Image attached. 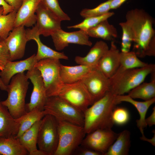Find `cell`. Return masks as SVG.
<instances>
[{"mask_svg": "<svg viewBox=\"0 0 155 155\" xmlns=\"http://www.w3.org/2000/svg\"><path fill=\"white\" fill-rule=\"evenodd\" d=\"M125 22L130 28L133 36V50L138 57L155 56V31L154 20L142 9L128 11Z\"/></svg>", "mask_w": 155, "mask_h": 155, "instance_id": "6da1fadb", "label": "cell"}, {"mask_svg": "<svg viewBox=\"0 0 155 155\" xmlns=\"http://www.w3.org/2000/svg\"><path fill=\"white\" fill-rule=\"evenodd\" d=\"M117 95L110 90L94 102L84 113V127L86 134L97 129L111 128L114 125L113 111L119 104Z\"/></svg>", "mask_w": 155, "mask_h": 155, "instance_id": "7a4b0ae2", "label": "cell"}, {"mask_svg": "<svg viewBox=\"0 0 155 155\" xmlns=\"http://www.w3.org/2000/svg\"><path fill=\"white\" fill-rule=\"evenodd\" d=\"M155 72V65L148 64L142 67L125 69L120 66L109 79V90L117 95H124L144 82L146 77Z\"/></svg>", "mask_w": 155, "mask_h": 155, "instance_id": "3957f363", "label": "cell"}, {"mask_svg": "<svg viewBox=\"0 0 155 155\" xmlns=\"http://www.w3.org/2000/svg\"><path fill=\"white\" fill-rule=\"evenodd\" d=\"M24 72L14 76L7 86V98L1 101L15 119L19 118L26 112L25 100L30 84Z\"/></svg>", "mask_w": 155, "mask_h": 155, "instance_id": "277c9868", "label": "cell"}, {"mask_svg": "<svg viewBox=\"0 0 155 155\" xmlns=\"http://www.w3.org/2000/svg\"><path fill=\"white\" fill-rule=\"evenodd\" d=\"M59 141L54 155H71L80 146L85 136L83 126L58 121Z\"/></svg>", "mask_w": 155, "mask_h": 155, "instance_id": "5b68a950", "label": "cell"}, {"mask_svg": "<svg viewBox=\"0 0 155 155\" xmlns=\"http://www.w3.org/2000/svg\"><path fill=\"white\" fill-rule=\"evenodd\" d=\"M46 114H50L58 121L84 126V113L58 96L48 97L44 107Z\"/></svg>", "mask_w": 155, "mask_h": 155, "instance_id": "8992f818", "label": "cell"}, {"mask_svg": "<svg viewBox=\"0 0 155 155\" xmlns=\"http://www.w3.org/2000/svg\"><path fill=\"white\" fill-rule=\"evenodd\" d=\"M58 122L52 115L47 114L41 120L38 129L37 145L44 155H54L59 141Z\"/></svg>", "mask_w": 155, "mask_h": 155, "instance_id": "52a82bcc", "label": "cell"}, {"mask_svg": "<svg viewBox=\"0 0 155 155\" xmlns=\"http://www.w3.org/2000/svg\"><path fill=\"white\" fill-rule=\"evenodd\" d=\"M61 64L59 59H46L34 66L41 73L48 97L56 96L64 84L61 77Z\"/></svg>", "mask_w": 155, "mask_h": 155, "instance_id": "ba28073f", "label": "cell"}, {"mask_svg": "<svg viewBox=\"0 0 155 155\" xmlns=\"http://www.w3.org/2000/svg\"><path fill=\"white\" fill-rule=\"evenodd\" d=\"M83 112L93 102L81 81L71 84H64L57 95Z\"/></svg>", "mask_w": 155, "mask_h": 155, "instance_id": "9c48e42d", "label": "cell"}, {"mask_svg": "<svg viewBox=\"0 0 155 155\" xmlns=\"http://www.w3.org/2000/svg\"><path fill=\"white\" fill-rule=\"evenodd\" d=\"M118 134L111 128L97 129L86 134L81 145L104 155L115 142Z\"/></svg>", "mask_w": 155, "mask_h": 155, "instance_id": "30bf717a", "label": "cell"}, {"mask_svg": "<svg viewBox=\"0 0 155 155\" xmlns=\"http://www.w3.org/2000/svg\"><path fill=\"white\" fill-rule=\"evenodd\" d=\"M26 75L33 86L30 101L26 104V111L29 112L34 108L43 111L48 97L41 73L34 67L28 70Z\"/></svg>", "mask_w": 155, "mask_h": 155, "instance_id": "8fae6325", "label": "cell"}, {"mask_svg": "<svg viewBox=\"0 0 155 155\" xmlns=\"http://www.w3.org/2000/svg\"><path fill=\"white\" fill-rule=\"evenodd\" d=\"M80 81L91 96L93 103L109 90V78L96 67Z\"/></svg>", "mask_w": 155, "mask_h": 155, "instance_id": "7c38bea8", "label": "cell"}, {"mask_svg": "<svg viewBox=\"0 0 155 155\" xmlns=\"http://www.w3.org/2000/svg\"><path fill=\"white\" fill-rule=\"evenodd\" d=\"M36 26L38 34L44 36L51 35L56 31L62 29L61 21L40 2L36 11Z\"/></svg>", "mask_w": 155, "mask_h": 155, "instance_id": "4fadbf2b", "label": "cell"}, {"mask_svg": "<svg viewBox=\"0 0 155 155\" xmlns=\"http://www.w3.org/2000/svg\"><path fill=\"white\" fill-rule=\"evenodd\" d=\"M4 41L10 54V61L23 57L28 42L24 26H21L14 27Z\"/></svg>", "mask_w": 155, "mask_h": 155, "instance_id": "5bb4252c", "label": "cell"}, {"mask_svg": "<svg viewBox=\"0 0 155 155\" xmlns=\"http://www.w3.org/2000/svg\"><path fill=\"white\" fill-rule=\"evenodd\" d=\"M51 36L56 49L61 51L68 46L69 44L91 46L92 43L89 36L82 30L67 32L62 29L57 30Z\"/></svg>", "mask_w": 155, "mask_h": 155, "instance_id": "9a60e30c", "label": "cell"}, {"mask_svg": "<svg viewBox=\"0 0 155 155\" xmlns=\"http://www.w3.org/2000/svg\"><path fill=\"white\" fill-rule=\"evenodd\" d=\"M37 62L35 54L22 60L16 61H8L3 69L0 71V77L4 84L7 86L14 76L32 69Z\"/></svg>", "mask_w": 155, "mask_h": 155, "instance_id": "2e32d148", "label": "cell"}, {"mask_svg": "<svg viewBox=\"0 0 155 155\" xmlns=\"http://www.w3.org/2000/svg\"><path fill=\"white\" fill-rule=\"evenodd\" d=\"M119 50L112 41L111 47L98 61L96 68L108 78H111L120 66Z\"/></svg>", "mask_w": 155, "mask_h": 155, "instance_id": "e0dca14e", "label": "cell"}, {"mask_svg": "<svg viewBox=\"0 0 155 155\" xmlns=\"http://www.w3.org/2000/svg\"><path fill=\"white\" fill-rule=\"evenodd\" d=\"M41 0H23L17 11L14 27L22 26H33L36 22V11Z\"/></svg>", "mask_w": 155, "mask_h": 155, "instance_id": "ac0fdd59", "label": "cell"}, {"mask_svg": "<svg viewBox=\"0 0 155 155\" xmlns=\"http://www.w3.org/2000/svg\"><path fill=\"white\" fill-rule=\"evenodd\" d=\"M26 36L28 41L34 40L37 44L38 50L36 54H35V58L38 61L46 59H68V56L63 52L60 53L55 51L42 42L35 26L31 29L26 30Z\"/></svg>", "mask_w": 155, "mask_h": 155, "instance_id": "d6986e66", "label": "cell"}, {"mask_svg": "<svg viewBox=\"0 0 155 155\" xmlns=\"http://www.w3.org/2000/svg\"><path fill=\"white\" fill-rule=\"evenodd\" d=\"M20 124L9 113L7 108L0 103V138L15 137L19 129Z\"/></svg>", "mask_w": 155, "mask_h": 155, "instance_id": "ffe728a7", "label": "cell"}, {"mask_svg": "<svg viewBox=\"0 0 155 155\" xmlns=\"http://www.w3.org/2000/svg\"><path fill=\"white\" fill-rule=\"evenodd\" d=\"M96 66L83 65L74 66L61 65L60 75L64 84H71L81 80L85 76L95 69Z\"/></svg>", "mask_w": 155, "mask_h": 155, "instance_id": "44dd1931", "label": "cell"}, {"mask_svg": "<svg viewBox=\"0 0 155 155\" xmlns=\"http://www.w3.org/2000/svg\"><path fill=\"white\" fill-rule=\"evenodd\" d=\"M117 100L119 103L123 102H129L136 108L140 115V118L136 121L137 125L142 134L144 135V130L147 126L145 120L147 111L149 107L155 102V98L143 102L138 101L131 98L128 95H117Z\"/></svg>", "mask_w": 155, "mask_h": 155, "instance_id": "7402d4cb", "label": "cell"}, {"mask_svg": "<svg viewBox=\"0 0 155 155\" xmlns=\"http://www.w3.org/2000/svg\"><path fill=\"white\" fill-rule=\"evenodd\" d=\"M41 120L36 122L18 138L29 155H44L37 147L38 130Z\"/></svg>", "mask_w": 155, "mask_h": 155, "instance_id": "603a6c76", "label": "cell"}, {"mask_svg": "<svg viewBox=\"0 0 155 155\" xmlns=\"http://www.w3.org/2000/svg\"><path fill=\"white\" fill-rule=\"evenodd\" d=\"M109 49L108 45L104 41H97L85 56H77L75 61L80 65L96 66L100 59Z\"/></svg>", "mask_w": 155, "mask_h": 155, "instance_id": "cb8c5ba5", "label": "cell"}, {"mask_svg": "<svg viewBox=\"0 0 155 155\" xmlns=\"http://www.w3.org/2000/svg\"><path fill=\"white\" fill-rule=\"evenodd\" d=\"M106 19L84 32L89 36L112 41L118 36L116 28Z\"/></svg>", "mask_w": 155, "mask_h": 155, "instance_id": "d4e9b609", "label": "cell"}, {"mask_svg": "<svg viewBox=\"0 0 155 155\" xmlns=\"http://www.w3.org/2000/svg\"><path fill=\"white\" fill-rule=\"evenodd\" d=\"M130 133L125 130L119 133L116 140L104 155H127L131 146Z\"/></svg>", "mask_w": 155, "mask_h": 155, "instance_id": "484cf974", "label": "cell"}, {"mask_svg": "<svg viewBox=\"0 0 155 155\" xmlns=\"http://www.w3.org/2000/svg\"><path fill=\"white\" fill-rule=\"evenodd\" d=\"M0 155H27L28 153L18 138L12 136L0 138Z\"/></svg>", "mask_w": 155, "mask_h": 155, "instance_id": "4316f807", "label": "cell"}, {"mask_svg": "<svg viewBox=\"0 0 155 155\" xmlns=\"http://www.w3.org/2000/svg\"><path fill=\"white\" fill-rule=\"evenodd\" d=\"M43 111L34 108L16 119L20 124L18 132L15 136L18 138L24 132L30 129L36 122L41 120L46 115Z\"/></svg>", "mask_w": 155, "mask_h": 155, "instance_id": "83f0119b", "label": "cell"}, {"mask_svg": "<svg viewBox=\"0 0 155 155\" xmlns=\"http://www.w3.org/2000/svg\"><path fill=\"white\" fill-rule=\"evenodd\" d=\"M152 78L150 82H142L128 92V95L133 99L144 101L155 98V77Z\"/></svg>", "mask_w": 155, "mask_h": 155, "instance_id": "f1b7e54d", "label": "cell"}, {"mask_svg": "<svg viewBox=\"0 0 155 155\" xmlns=\"http://www.w3.org/2000/svg\"><path fill=\"white\" fill-rule=\"evenodd\" d=\"M17 12L14 10L7 14L3 15V8L0 6V38L5 40L14 28Z\"/></svg>", "mask_w": 155, "mask_h": 155, "instance_id": "f546056e", "label": "cell"}, {"mask_svg": "<svg viewBox=\"0 0 155 155\" xmlns=\"http://www.w3.org/2000/svg\"><path fill=\"white\" fill-rule=\"evenodd\" d=\"M120 66L126 69L140 68L148 64L140 60L133 51L120 52Z\"/></svg>", "mask_w": 155, "mask_h": 155, "instance_id": "4dcf8cb0", "label": "cell"}, {"mask_svg": "<svg viewBox=\"0 0 155 155\" xmlns=\"http://www.w3.org/2000/svg\"><path fill=\"white\" fill-rule=\"evenodd\" d=\"M114 14L113 12H109L104 14L96 16L84 18V20L78 24L67 27L68 29L79 28L85 32L95 26L102 21L108 18Z\"/></svg>", "mask_w": 155, "mask_h": 155, "instance_id": "1f68e13d", "label": "cell"}, {"mask_svg": "<svg viewBox=\"0 0 155 155\" xmlns=\"http://www.w3.org/2000/svg\"><path fill=\"white\" fill-rule=\"evenodd\" d=\"M111 0H108L102 3L94 8L83 9L80 13V16L83 18L96 16L106 14L111 9L110 3Z\"/></svg>", "mask_w": 155, "mask_h": 155, "instance_id": "d6a6232c", "label": "cell"}, {"mask_svg": "<svg viewBox=\"0 0 155 155\" xmlns=\"http://www.w3.org/2000/svg\"><path fill=\"white\" fill-rule=\"evenodd\" d=\"M130 114L128 110L123 107H116L114 109L112 119L114 124L123 126L127 124L130 119Z\"/></svg>", "mask_w": 155, "mask_h": 155, "instance_id": "836d02e7", "label": "cell"}, {"mask_svg": "<svg viewBox=\"0 0 155 155\" xmlns=\"http://www.w3.org/2000/svg\"><path fill=\"white\" fill-rule=\"evenodd\" d=\"M40 2L61 21L71 20L69 16L61 9L58 0H41Z\"/></svg>", "mask_w": 155, "mask_h": 155, "instance_id": "e575fe53", "label": "cell"}, {"mask_svg": "<svg viewBox=\"0 0 155 155\" xmlns=\"http://www.w3.org/2000/svg\"><path fill=\"white\" fill-rule=\"evenodd\" d=\"M122 31L121 43V52H126L130 51L133 36L131 30L125 22L119 24Z\"/></svg>", "mask_w": 155, "mask_h": 155, "instance_id": "d590c367", "label": "cell"}, {"mask_svg": "<svg viewBox=\"0 0 155 155\" xmlns=\"http://www.w3.org/2000/svg\"><path fill=\"white\" fill-rule=\"evenodd\" d=\"M10 60V54L4 40L0 38V71Z\"/></svg>", "mask_w": 155, "mask_h": 155, "instance_id": "8d00e7d4", "label": "cell"}, {"mask_svg": "<svg viewBox=\"0 0 155 155\" xmlns=\"http://www.w3.org/2000/svg\"><path fill=\"white\" fill-rule=\"evenodd\" d=\"M73 154L77 155H101L100 153L80 145Z\"/></svg>", "mask_w": 155, "mask_h": 155, "instance_id": "74e56055", "label": "cell"}, {"mask_svg": "<svg viewBox=\"0 0 155 155\" xmlns=\"http://www.w3.org/2000/svg\"><path fill=\"white\" fill-rule=\"evenodd\" d=\"M9 5L13 7L17 11L21 7L23 0H5Z\"/></svg>", "mask_w": 155, "mask_h": 155, "instance_id": "f35d334b", "label": "cell"}, {"mask_svg": "<svg viewBox=\"0 0 155 155\" xmlns=\"http://www.w3.org/2000/svg\"><path fill=\"white\" fill-rule=\"evenodd\" d=\"M0 6L3 8V15L7 14L14 10L13 7L8 4L5 0H0Z\"/></svg>", "mask_w": 155, "mask_h": 155, "instance_id": "ab89813d", "label": "cell"}, {"mask_svg": "<svg viewBox=\"0 0 155 155\" xmlns=\"http://www.w3.org/2000/svg\"><path fill=\"white\" fill-rule=\"evenodd\" d=\"M151 115L147 118L145 119V122L147 125L151 127L155 125V107L153 108Z\"/></svg>", "mask_w": 155, "mask_h": 155, "instance_id": "60d3db41", "label": "cell"}, {"mask_svg": "<svg viewBox=\"0 0 155 155\" xmlns=\"http://www.w3.org/2000/svg\"><path fill=\"white\" fill-rule=\"evenodd\" d=\"M127 0H111L110 3L111 9H116L119 7Z\"/></svg>", "mask_w": 155, "mask_h": 155, "instance_id": "b9f144b4", "label": "cell"}, {"mask_svg": "<svg viewBox=\"0 0 155 155\" xmlns=\"http://www.w3.org/2000/svg\"><path fill=\"white\" fill-rule=\"evenodd\" d=\"M154 133V135L153 137L151 139H149L146 137L145 135L142 136L141 137H140L141 140L148 142L150 143L152 145L154 146H155V131H153Z\"/></svg>", "mask_w": 155, "mask_h": 155, "instance_id": "7bdbcfd3", "label": "cell"}, {"mask_svg": "<svg viewBox=\"0 0 155 155\" xmlns=\"http://www.w3.org/2000/svg\"><path fill=\"white\" fill-rule=\"evenodd\" d=\"M0 88L2 90L6 91L7 86L5 85L3 82L1 78L0 77Z\"/></svg>", "mask_w": 155, "mask_h": 155, "instance_id": "ee69618b", "label": "cell"}, {"mask_svg": "<svg viewBox=\"0 0 155 155\" xmlns=\"http://www.w3.org/2000/svg\"><path fill=\"white\" fill-rule=\"evenodd\" d=\"M1 100H0V103H1Z\"/></svg>", "mask_w": 155, "mask_h": 155, "instance_id": "f6af8a7d", "label": "cell"}]
</instances>
